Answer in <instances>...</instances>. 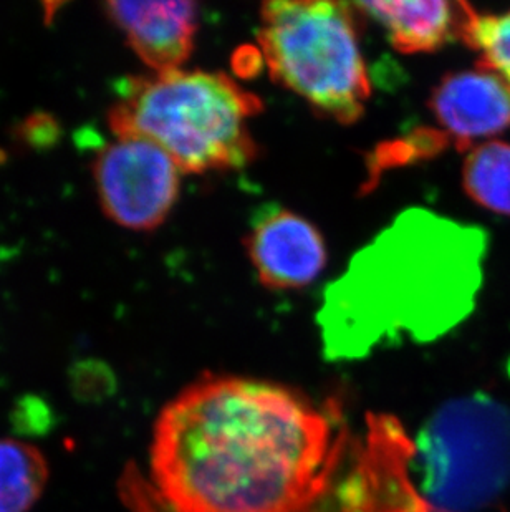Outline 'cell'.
Returning a JSON list of instances; mask_svg holds the SVG:
<instances>
[{
    "instance_id": "52a82bcc",
    "label": "cell",
    "mask_w": 510,
    "mask_h": 512,
    "mask_svg": "<svg viewBox=\"0 0 510 512\" xmlns=\"http://www.w3.org/2000/svg\"><path fill=\"white\" fill-rule=\"evenodd\" d=\"M247 251L259 281L274 290L302 289L327 264L322 234L279 204H264L252 218Z\"/></svg>"
},
{
    "instance_id": "7a4b0ae2",
    "label": "cell",
    "mask_w": 510,
    "mask_h": 512,
    "mask_svg": "<svg viewBox=\"0 0 510 512\" xmlns=\"http://www.w3.org/2000/svg\"><path fill=\"white\" fill-rule=\"evenodd\" d=\"M487 251L479 226L424 208L398 214L323 292V355L350 362L449 334L476 309Z\"/></svg>"
},
{
    "instance_id": "9c48e42d",
    "label": "cell",
    "mask_w": 510,
    "mask_h": 512,
    "mask_svg": "<svg viewBox=\"0 0 510 512\" xmlns=\"http://www.w3.org/2000/svg\"><path fill=\"white\" fill-rule=\"evenodd\" d=\"M105 12L154 73L179 70L193 52L199 17L194 2H108Z\"/></svg>"
},
{
    "instance_id": "5bb4252c",
    "label": "cell",
    "mask_w": 510,
    "mask_h": 512,
    "mask_svg": "<svg viewBox=\"0 0 510 512\" xmlns=\"http://www.w3.org/2000/svg\"><path fill=\"white\" fill-rule=\"evenodd\" d=\"M15 430L22 435H42L53 426V413L40 398H25L14 410Z\"/></svg>"
},
{
    "instance_id": "8fae6325",
    "label": "cell",
    "mask_w": 510,
    "mask_h": 512,
    "mask_svg": "<svg viewBox=\"0 0 510 512\" xmlns=\"http://www.w3.org/2000/svg\"><path fill=\"white\" fill-rule=\"evenodd\" d=\"M49 478V461L37 446L0 438V512H29Z\"/></svg>"
},
{
    "instance_id": "8992f818",
    "label": "cell",
    "mask_w": 510,
    "mask_h": 512,
    "mask_svg": "<svg viewBox=\"0 0 510 512\" xmlns=\"http://www.w3.org/2000/svg\"><path fill=\"white\" fill-rule=\"evenodd\" d=\"M181 173L158 146L136 138H115L93 161L103 213L133 231H153L166 221L178 201Z\"/></svg>"
},
{
    "instance_id": "ba28073f",
    "label": "cell",
    "mask_w": 510,
    "mask_h": 512,
    "mask_svg": "<svg viewBox=\"0 0 510 512\" xmlns=\"http://www.w3.org/2000/svg\"><path fill=\"white\" fill-rule=\"evenodd\" d=\"M429 108L451 143L472 150L476 141L509 128L510 85L482 67L451 73L434 88Z\"/></svg>"
},
{
    "instance_id": "4fadbf2b",
    "label": "cell",
    "mask_w": 510,
    "mask_h": 512,
    "mask_svg": "<svg viewBox=\"0 0 510 512\" xmlns=\"http://www.w3.org/2000/svg\"><path fill=\"white\" fill-rule=\"evenodd\" d=\"M462 42L479 54L477 67L501 75L510 85V10L502 14L472 10Z\"/></svg>"
},
{
    "instance_id": "3957f363",
    "label": "cell",
    "mask_w": 510,
    "mask_h": 512,
    "mask_svg": "<svg viewBox=\"0 0 510 512\" xmlns=\"http://www.w3.org/2000/svg\"><path fill=\"white\" fill-rule=\"evenodd\" d=\"M262 102L224 73L126 78L108 113L115 138L158 146L183 173L241 170L257 156L249 120Z\"/></svg>"
},
{
    "instance_id": "5b68a950",
    "label": "cell",
    "mask_w": 510,
    "mask_h": 512,
    "mask_svg": "<svg viewBox=\"0 0 510 512\" xmlns=\"http://www.w3.org/2000/svg\"><path fill=\"white\" fill-rule=\"evenodd\" d=\"M411 451L409 474L426 511H487L510 484V408L487 395L446 401Z\"/></svg>"
},
{
    "instance_id": "6da1fadb",
    "label": "cell",
    "mask_w": 510,
    "mask_h": 512,
    "mask_svg": "<svg viewBox=\"0 0 510 512\" xmlns=\"http://www.w3.org/2000/svg\"><path fill=\"white\" fill-rule=\"evenodd\" d=\"M330 446L327 418L294 390L204 377L156 420L151 476L173 512H297Z\"/></svg>"
},
{
    "instance_id": "7c38bea8",
    "label": "cell",
    "mask_w": 510,
    "mask_h": 512,
    "mask_svg": "<svg viewBox=\"0 0 510 512\" xmlns=\"http://www.w3.org/2000/svg\"><path fill=\"white\" fill-rule=\"evenodd\" d=\"M462 186L481 208L510 216V143L489 140L472 146L462 166Z\"/></svg>"
},
{
    "instance_id": "277c9868",
    "label": "cell",
    "mask_w": 510,
    "mask_h": 512,
    "mask_svg": "<svg viewBox=\"0 0 510 512\" xmlns=\"http://www.w3.org/2000/svg\"><path fill=\"white\" fill-rule=\"evenodd\" d=\"M353 5L267 2L257 32L270 77L332 120H360L371 95Z\"/></svg>"
},
{
    "instance_id": "30bf717a",
    "label": "cell",
    "mask_w": 510,
    "mask_h": 512,
    "mask_svg": "<svg viewBox=\"0 0 510 512\" xmlns=\"http://www.w3.org/2000/svg\"><path fill=\"white\" fill-rule=\"evenodd\" d=\"M353 7L386 30L391 45L403 54H429L462 40L472 7L466 2H358Z\"/></svg>"
}]
</instances>
